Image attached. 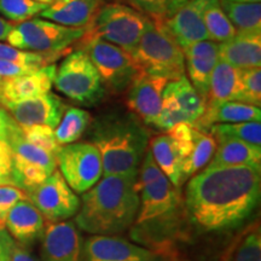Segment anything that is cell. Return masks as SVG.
<instances>
[{
  "label": "cell",
  "instance_id": "obj_49",
  "mask_svg": "<svg viewBox=\"0 0 261 261\" xmlns=\"http://www.w3.org/2000/svg\"><path fill=\"white\" fill-rule=\"evenodd\" d=\"M0 81H2V79H0Z\"/></svg>",
  "mask_w": 261,
  "mask_h": 261
},
{
  "label": "cell",
  "instance_id": "obj_20",
  "mask_svg": "<svg viewBox=\"0 0 261 261\" xmlns=\"http://www.w3.org/2000/svg\"><path fill=\"white\" fill-rule=\"evenodd\" d=\"M185 58V70L197 93L207 99L210 80L215 64L219 62V44L203 40L189 45L182 50Z\"/></svg>",
  "mask_w": 261,
  "mask_h": 261
},
{
  "label": "cell",
  "instance_id": "obj_23",
  "mask_svg": "<svg viewBox=\"0 0 261 261\" xmlns=\"http://www.w3.org/2000/svg\"><path fill=\"white\" fill-rule=\"evenodd\" d=\"M261 120L260 107H254L250 104L236 102H220L205 104L203 115L191 125L194 128L201 132L208 133L211 126L215 123H237L250 122Z\"/></svg>",
  "mask_w": 261,
  "mask_h": 261
},
{
  "label": "cell",
  "instance_id": "obj_7",
  "mask_svg": "<svg viewBox=\"0 0 261 261\" xmlns=\"http://www.w3.org/2000/svg\"><path fill=\"white\" fill-rule=\"evenodd\" d=\"M54 85L64 96L87 107L99 103L107 90L99 73L84 50L71 52L65 57L56 70Z\"/></svg>",
  "mask_w": 261,
  "mask_h": 261
},
{
  "label": "cell",
  "instance_id": "obj_6",
  "mask_svg": "<svg viewBox=\"0 0 261 261\" xmlns=\"http://www.w3.org/2000/svg\"><path fill=\"white\" fill-rule=\"evenodd\" d=\"M130 55L143 73L158 75L169 81L185 76L184 52L154 21L150 22Z\"/></svg>",
  "mask_w": 261,
  "mask_h": 261
},
{
  "label": "cell",
  "instance_id": "obj_45",
  "mask_svg": "<svg viewBox=\"0 0 261 261\" xmlns=\"http://www.w3.org/2000/svg\"><path fill=\"white\" fill-rule=\"evenodd\" d=\"M14 25L15 24H12L11 22L6 21L5 18L0 16V40H6V38H8L10 32L12 31Z\"/></svg>",
  "mask_w": 261,
  "mask_h": 261
},
{
  "label": "cell",
  "instance_id": "obj_41",
  "mask_svg": "<svg viewBox=\"0 0 261 261\" xmlns=\"http://www.w3.org/2000/svg\"><path fill=\"white\" fill-rule=\"evenodd\" d=\"M42 68V67H41ZM40 69L38 67H32V65H22L12 62L0 60V79H9V77H16L25 75L33 71Z\"/></svg>",
  "mask_w": 261,
  "mask_h": 261
},
{
  "label": "cell",
  "instance_id": "obj_40",
  "mask_svg": "<svg viewBox=\"0 0 261 261\" xmlns=\"http://www.w3.org/2000/svg\"><path fill=\"white\" fill-rule=\"evenodd\" d=\"M0 185L15 187L12 151L9 143L3 139H0Z\"/></svg>",
  "mask_w": 261,
  "mask_h": 261
},
{
  "label": "cell",
  "instance_id": "obj_21",
  "mask_svg": "<svg viewBox=\"0 0 261 261\" xmlns=\"http://www.w3.org/2000/svg\"><path fill=\"white\" fill-rule=\"evenodd\" d=\"M4 227L15 242L28 247L41 238L45 230V219L35 205L25 198L10 210Z\"/></svg>",
  "mask_w": 261,
  "mask_h": 261
},
{
  "label": "cell",
  "instance_id": "obj_11",
  "mask_svg": "<svg viewBox=\"0 0 261 261\" xmlns=\"http://www.w3.org/2000/svg\"><path fill=\"white\" fill-rule=\"evenodd\" d=\"M56 159L62 177L77 194L89 191L103 177L102 158L92 143L61 146Z\"/></svg>",
  "mask_w": 261,
  "mask_h": 261
},
{
  "label": "cell",
  "instance_id": "obj_34",
  "mask_svg": "<svg viewBox=\"0 0 261 261\" xmlns=\"http://www.w3.org/2000/svg\"><path fill=\"white\" fill-rule=\"evenodd\" d=\"M47 6L34 0H0V14L10 21L21 23L40 15Z\"/></svg>",
  "mask_w": 261,
  "mask_h": 261
},
{
  "label": "cell",
  "instance_id": "obj_19",
  "mask_svg": "<svg viewBox=\"0 0 261 261\" xmlns=\"http://www.w3.org/2000/svg\"><path fill=\"white\" fill-rule=\"evenodd\" d=\"M57 67L48 64L33 73L21 76L2 79L0 81V103H14L50 92L56 76Z\"/></svg>",
  "mask_w": 261,
  "mask_h": 261
},
{
  "label": "cell",
  "instance_id": "obj_30",
  "mask_svg": "<svg viewBox=\"0 0 261 261\" xmlns=\"http://www.w3.org/2000/svg\"><path fill=\"white\" fill-rule=\"evenodd\" d=\"M215 149H217V140L208 133L195 128L194 145L182 165V181L194 175L196 172H198V169L204 167L213 158Z\"/></svg>",
  "mask_w": 261,
  "mask_h": 261
},
{
  "label": "cell",
  "instance_id": "obj_36",
  "mask_svg": "<svg viewBox=\"0 0 261 261\" xmlns=\"http://www.w3.org/2000/svg\"><path fill=\"white\" fill-rule=\"evenodd\" d=\"M238 102L260 107L261 104V69H242L241 76V96Z\"/></svg>",
  "mask_w": 261,
  "mask_h": 261
},
{
  "label": "cell",
  "instance_id": "obj_39",
  "mask_svg": "<svg viewBox=\"0 0 261 261\" xmlns=\"http://www.w3.org/2000/svg\"><path fill=\"white\" fill-rule=\"evenodd\" d=\"M27 195L21 189L12 185H0V228H5L6 215L17 202L25 200Z\"/></svg>",
  "mask_w": 261,
  "mask_h": 261
},
{
  "label": "cell",
  "instance_id": "obj_28",
  "mask_svg": "<svg viewBox=\"0 0 261 261\" xmlns=\"http://www.w3.org/2000/svg\"><path fill=\"white\" fill-rule=\"evenodd\" d=\"M220 6L237 33H261L260 3L220 0Z\"/></svg>",
  "mask_w": 261,
  "mask_h": 261
},
{
  "label": "cell",
  "instance_id": "obj_18",
  "mask_svg": "<svg viewBox=\"0 0 261 261\" xmlns=\"http://www.w3.org/2000/svg\"><path fill=\"white\" fill-rule=\"evenodd\" d=\"M205 3L207 0H188L162 23H158L181 50L195 42L208 40L203 22Z\"/></svg>",
  "mask_w": 261,
  "mask_h": 261
},
{
  "label": "cell",
  "instance_id": "obj_32",
  "mask_svg": "<svg viewBox=\"0 0 261 261\" xmlns=\"http://www.w3.org/2000/svg\"><path fill=\"white\" fill-rule=\"evenodd\" d=\"M210 132L211 136L218 142L226 139H236L261 146V123L257 121L215 123V125L210 127Z\"/></svg>",
  "mask_w": 261,
  "mask_h": 261
},
{
  "label": "cell",
  "instance_id": "obj_42",
  "mask_svg": "<svg viewBox=\"0 0 261 261\" xmlns=\"http://www.w3.org/2000/svg\"><path fill=\"white\" fill-rule=\"evenodd\" d=\"M6 261H39L31 252L25 249V247L15 242L10 250L9 257Z\"/></svg>",
  "mask_w": 261,
  "mask_h": 261
},
{
  "label": "cell",
  "instance_id": "obj_38",
  "mask_svg": "<svg viewBox=\"0 0 261 261\" xmlns=\"http://www.w3.org/2000/svg\"><path fill=\"white\" fill-rule=\"evenodd\" d=\"M127 3L155 23H162L168 18V9L165 0H127Z\"/></svg>",
  "mask_w": 261,
  "mask_h": 261
},
{
  "label": "cell",
  "instance_id": "obj_24",
  "mask_svg": "<svg viewBox=\"0 0 261 261\" xmlns=\"http://www.w3.org/2000/svg\"><path fill=\"white\" fill-rule=\"evenodd\" d=\"M102 5L103 0H61L48 5L40 16L64 27L85 29Z\"/></svg>",
  "mask_w": 261,
  "mask_h": 261
},
{
  "label": "cell",
  "instance_id": "obj_48",
  "mask_svg": "<svg viewBox=\"0 0 261 261\" xmlns=\"http://www.w3.org/2000/svg\"><path fill=\"white\" fill-rule=\"evenodd\" d=\"M226 2H233V3H260L261 0H226Z\"/></svg>",
  "mask_w": 261,
  "mask_h": 261
},
{
  "label": "cell",
  "instance_id": "obj_4",
  "mask_svg": "<svg viewBox=\"0 0 261 261\" xmlns=\"http://www.w3.org/2000/svg\"><path fill=\"white\" fill-rule=\"evenodd\" d=\"M92 144L99 151L104 175H138L150 142L149 130L128 114L99 117L91 132Z\"/></svg>",
  "mask_w": 261,
  "mask_h": 261
},
{
  "label": "cell",
  "instance_id": "obj_16",
  "mask_svg": "<svg viewBox=\"0 0 261 261\" xmlns=\"http://www.w3.org/2000/svg\"><path fill=\"white\" fill-rule=\"evenodd\" d=\"M168 83L166 77L142 73L127 90V107L146 125L155 127L161 113L163 90Z\"/></svg>",
  "mask_w": 261,
  "mask_h": 261
},
{
  "label": "cell",
  "instance_id": "obj_2",
  "mask_svg": "<svg viewBox=\"0 0 261 261\" xmlns=\"http://www.w3.org/2000/svg\"><path fill=\"white\" fill-rule=\"evenodd\" d=\"M137 189L139 210L130 226V238L160 255L168 253L180 238L188 217L178 188L159 168L150 149L139 166Z\"/></svg>",
  "mask_w": 261,
  "mask_h": 261
},
{
  "label": "cell",
  "instance_id": "obj_1",
  "mask_svg": "<svg viewBox=\"0 0 261 261\" xmlns=\"http://www.w3.org/2000/svg\"><path fill=\"white\" fill-rule=\"evenodd\" d=\"M260 190V169L207 167L188 182L184 201L188 220L203 232L233 230L255 211Z\"/></svg>",
  "mask_w": 261,
  "mask_h": 261
},
{
  "label": "cell",
  "instance_id": "obj_9",
  "mask_svg": "<svg viewBox=\"0 0 261 261\" xmlns=\"http://www.w3.org/2000/svg\"><path fill=\"white\" fill-rule=\"evenodd\" d=\"M8 143L12 151L16 188L27 192L41 184L57 169L56 156L24 139L17 123L10 130Z\"/></svg>",
  "mask_w": 261,
  "mask_h": 261
},
{
  "label": "cell",
  "instance_id": "obj_29",
  "mask_svg": "<svg viewBox=\"0 0 261 261\" xmlns=\"http://www.w3.org/2000/svg\"><path fill=\"white\" fill-rule=\"evenodd\" d=\"M203 22L208 40L218 44L230 40L237 33L221 9L220 0H207L203 10Z\"/></svg>",
  "mask_w": 261,
  "mask_h": 261
},
{
  "label": "cell",
  "instance_id": "obj_25",
  "mask_svg": "<svg viewBox=\"0 0 261 261\" xmlns=\"http://www.w3.org/2000/svg\"><path fill=\"white\" fill-rule=\"evenodd\" d=\"M217 145L208 168L247 166L261 169V146L236 139L221 140Z\"/></svg>",
  "mask_w": 261,
  "mask_h": 261
},
{
  "label": "cell",
  "instance_id": "obj_33",
  "mask_svg": "<svg viewBox=\"0 0 261 261\" xmlns=\"http://www.w3.org/2000/svg\"><path fill=\"white\" fill-rule=\"evenodd\" d=\"M60 56L62 55L21 50V48L14 47L9 44L0 42V60L12 62V63L41 68L51 64V62L57 60Z\"/></svg>",
  "mask_w": 261,
  "mask_h": 261
},
{
  "label": "cell",
  "instance_id": "obj_15",
  "mask_svg": "<svg viewBox=\"0 0 261 261\" xmlns=\"http://www.w3.org/2000/svg\"><path fill=\"white\" fill-rule=\"evenodd\" d=\"M40 240L41 261H86L83 238L74 223H50Z\"/></svg>",
  "mask_w": 261,
  "mask_h": 261
},
{
  "label": "cell",
  "instance_id": "obj_3",
  "mask_svg": "<svg viewBox=\"0 0 261 261\" xmlns=\"http://www.w3.org/2000/svg\"><path fill=\"white\" fill-rule=\"evenodd\" d=\"M138 210L137 175H104L83 194L75 225L92 236H116L130 228Z\"/></svg>",
  "mask_w": 261,
  "mask_h": 261
},
{
  "label": "cell",
  "instance_id": "obj_14",
  "mask_svg": "<svg viewBox=\"0 0 261 261\" xmlns=\"http://www.w3.org/2000/svg\"><path fill=\"white\" fill-rule=\"evenodd\" d=\"M18 126H48L56 128L67 106L56 94L47 92L14 103L3 104Z\"/></svg>",
  "mask_w": 261,
  "mask_h": 261
},
{
  "label": "cell",
  "instance_id": "obj_26",
  "mask_svg": "<svg viewBox=\"0 0 261 261\" xmlns=\"http://www.w3.org/2000/svg\"><path fill=\"white\" fill-rule=\"evenodd\" d=\"M242 69L220 61L212 71L205 104L240 100Z\"/></svg>",
  "mask_w": 261,
  "mask_h": 261
},
{
  "label": "cell",
  "instance_id": "obj_31",
  "mask_svg": "<svg viewBox=\"0 0 261 261\" xmlns=\"http://www.w3.org/2000/svg\"><path fill=\"white\" fill-rule=\"evenodd\" d=\"M91 123V115L86 110L79 108H69L65 110L60 123L55 128V137L58 144L67 145L75 143Z\"/></svg>",
  "mask_w": 261,
  "mask_h": 261
},
{
  "label": "cell",
  "instance_id": "obj_37",
  "mask_svg": "<svg viewBox=\"0 0 261 261\" xmlns=\"http://www.w3.org/2000/svg\"><path fill=\"white\" fill-rule=\"evenodd\" d=\"M232 261H261V234L259 226L243 238Z\"/></svg>",
  "mask_w": 261,
  "mask_h": 261
},
{
  "label": "cell",
  "instance_id": "obj_46",
  "mask_svg": "<svg viewBox=\"0 0 261 261\" xmlns=\"http://www.w3.org/2000/svg\"><path fill=\"white\" fill-rule=\"evenodd\" d=\"M165 2H166V4H167L168 17H169V16H172L173 14H174V12L177 11L179 8H181V6L184 5L188 0H165Z\"/></svg>",
  "mask_w": 261,
  "mask_h": 261
},
{
  "label": "cell",
  "instance_id": "obj_10",
  "mask_svg": "<svg viewBox=\"0 0 261 261\" xmlns=\"http://www.w3.org/2000/svg\"><path fill=\"white\" fill-rule=\"evenodd\" d=\"M90 57L102 79L106 89L113 93L128 90L143 73L130 52L104 40H93L81 46Z\"/></svg>",
  "mask_w": 261,
  "mask_h": 261
},
{
  "label": "cell",
  "instance_id": "obj_35",
  "mask_svg": "<svg viewBox=\"0 0 261 261\" xmlns=\"http://www.w3.org/2000/svg\"><path fill=\"white\" fill-rule=\"evenodd\" d=\"M21 132L24 139H27L28 142L40 146L41 149L46 150L47 152H50L52 155L57 156L62 145L58 144L56 137H55L54 128L41 125L24 126L21 127Z\"/></svg>",
  "mask_w": 261,
  "mask_h": 261
},
{
  "label": "cell",
  "instance_id": "obj_27",
  "mask_svg": "<svg viewBox=\"0 0 261 261\" xmlns=\"http://www.w3.org/2000/svg\"><path fill=\"white\" fill-rule=\"evenodd\" d=\"M150 151L156 165L168 180L179 188L182 184V160L177 145L168 135H161L151 139Z\"/></svg>",
  "mask_w": 261,
  "mask_h": 261
},
{
  "label": "cell",
  "instance_id": "obj_17",
  "mask_svg": "<svg viewBox=\"0 0 261 261\" xmlns=\"http://www.w3.org/2000/svg\"><path fill=\"white\" fill-rule=\"evenodd\" d=\"M86 261H163L162 255L117 236H92L84 242Z\"/></svg>",
  "mask_w": 261,
  "mask_h": 261
},
{
  "label": "cell",
  "instance_id": "obj_13",
  "mask_svg": "<svg viewBox=\"0 0 261 261\" xmlns=\"http://www.w3.org/2000/svg\"><path fill=\"white\" fill-rule=\"evenodd\" d=\"M27 198L50 223L65 221L76 215L80 198L56 169L38 187L25 192Z\"/></svg>",
  "mask_w": 261,
  "mask_h": 261
},
{
  "label": "cell",
  "instance_id": "obj_47",
  "mask_svg": "<svg viewBox=\"0 0 261 261\" xmlns=\"http://www.w3.org/2000/svg\"><path fill=\"white\" fill-rule=\"evenodd\" d=\"M34 2L42 3V4H46V5H51V4H55V3H57V2H61V0H34Z\"/></svg>",
  "mask_w": 261,
  "mask_h": 261
},
{
  "label": "cell",
  "instance_id": "obj_44",
  "mask_svg": "<svg viewBox=\"0 0 261 261\" xmlns=\"http://www.w3.org/2000/svg\"><path fill=\"white\" fill-rule=\"evenodd\" d=\"M14 243V238L10 236L8 231L5 228H0V261L8 260L10 250Z\"/></svg>",
  "mask_w": 261,
  "mask_h": 261
},
{
  "label": "cell",
  "instance_id": "obj_22",
  "mask_svg": "<svg viewBox=\"0 0 261 261\" xmlns=\"http://www.w3.org/2000/svg\"><path fill=\"white\" fill-rule=\"evenodd\" d=\"M219 60L238 69L261 65V33H236L230 40L219 44Z\"/></svg>",
  "mask_w": 261,
  "mask_h": 261
},
{
  "label": "cell",
  "instance_id": "obj_8",
  "mask_svg": "<svg viewBox=\"0 0 261 261\" xmlns=\"http://www.w3.org/2000/svg\"><path fill=\"white\" fill-rule=\"evenodd\" d=\"M85 29L70 28L41 18L15 24L6 38L9 45L25 51L63 55L83 38Z\"/></svg>",
  "mask_w": 261,
  "mask_h": 261
},
{
  "label": "cell",
  "instance_id": "obj_12",
  "mask_svg": "<svg viewBox=\"0 0 261 261\" xmlns=\"http://www.w3.org/2000/svg\"><path fill=\"white\" fill-rule=\"evenodd\" d=\"M205 100L187 76L169 81L162 93L161 113L155 127L167 132L179 123H194L203 115Z\"/></svg>",
  "mask_w": 261,
  "mask_h": 261
},
{
  "label": "cell",
  "instance_id": "obj_5",
  "mask_svg": "<svg viewBox=\"0 0 261 261\" xmlns=\"http://www.w3.org/2000/svg\"><path fill=\"white\" fill-rule=\"evenodd\" d=\"M151 19L130 6L112 3L103 4L85 28L79 45L104 40L132 52Z\"/></svg>",
  "mask_w": 261,
  "mask_h": 261
},
{
  "label": "cell",
  "instance_id": "obj_43",
  "mask_svg": "<svg viewBox=\"0 0 261 261\" xmlns=\"http://www.w3.org/2000/svg\"><path fill=\"white\" fill-rule=\"evenodd\" d=\"M15 123L16 122L14 121V119L6 112V109L0 107V139L8 142L10 130H11Z\"/></svg>",
  "mask_w": 261,
  "mask_h": 261
}]
</instances>
